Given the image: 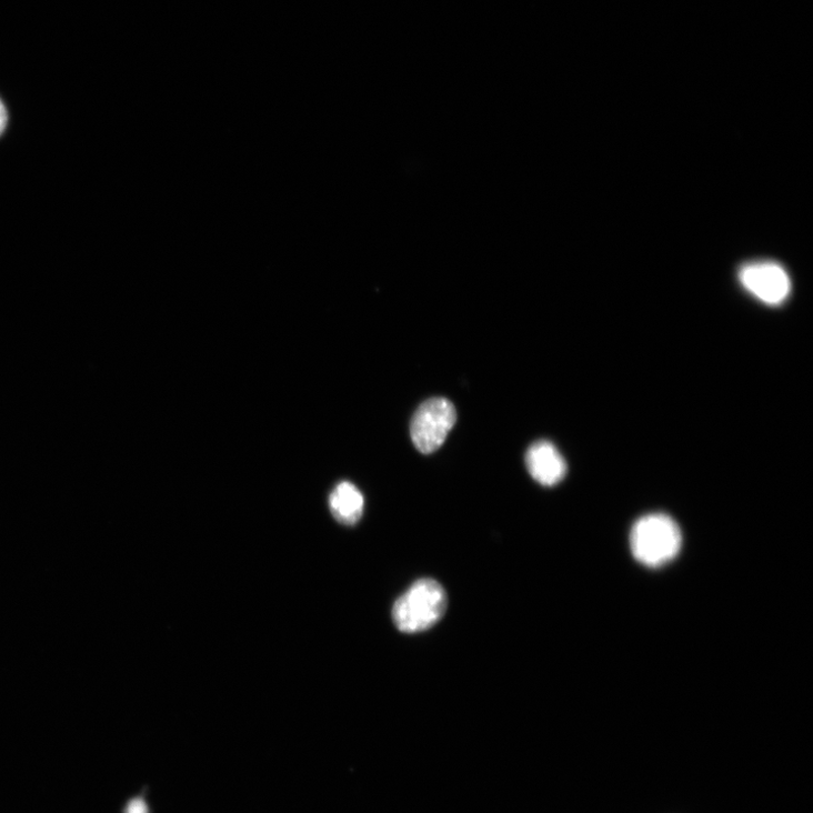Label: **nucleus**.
<instances>
[{
	"label": "nucleus",
	"instance_id": "f257e3e1",
	"mask_svg": "<svg viewBox=\"0 0 813 813\" xmlns=\"http://www.w3.org/2000/svg\"><path fill=\"white\" fill-rule=\"evenodd\" d=\"M448 596L432 579H422L406 590L392 608V620L402 633H420L434 626L445 614Z\"/></svg>",
	"mask_w": 813,
	"mask_h": 813
},
{
	"label": "nucleus",
	"instance_id": "f03ea898",
	"mask_svg": "<svg viewBox=\"0 0 813 813\" xmlns=\"http://www.w3.org/2000/svg\"><path fill=\"white\" fill-rule=\"evenodd\" d=\"M682 542L680 525L662 513L641 518L631 532L632 553L649 568H659L672 561L680 553Z\"/></svg>",
	"mask_w": 813,
	"mask_h": 813
},
{
	"label": "nucleus",
	"instance_id": "7ed1b4c3",
	"mask_svg": "<svg viewBox=\"0 0 813 813\" xmlns=\"http://www.w3.org/2000/svg\"><path fill=\"white\" fill-rule=\"evenodd\" d=\"M456 422L454 404L446 398L424 401L411 422V436L416 449L431 454L445 442Z\"/></svg>",
	"mask_w": 813,
	"mask_h": 813
},
{
	"label": "nucleus",
	"instance_id": "20e7f679",
	"mask_svg": "<svg viewBox=\"0 0 813 813\" xmlns=\"http://www.w3.org/2000/svg\"><path fill=\"white\" fill-rule=\"evenodd\" d=\"M742 287L766 304L784 302L791 292L786 270L776 262H753L740 270Z\"/></svg>",
	"mask_w": 813,
	"mask_h": 813
},
{
	"label": "nucleus",
	"instance_id": "39448f33",
	"mask_svg": "<svg viewBox=\"0 0 813 813\" xmlns=\"http://www.w3.org/2000/svg\"><path fill=\"white\" fill-rule=\"evenodd\" d=\"M525 464L531 478L542 486L552 488L566 476L568 464L559 449L549 441H538L526 451Z\"/></svg>",
	"mask_w": 813,
	"mask_h": 813
},
{
	"label": "nucleus",
	"instance_id": "423d86ee",
	"mask_svg": "<svg viewBox=\"0 0 813 813\" xmlns=\"http://www.w3.org/2000/svg\"><path fill=\"white\" fill-rule=\"evenodd\" d=\"M329 508L339 523L354 525L363 515L364 498L355 485L343 482L338 484L330 494Z\"/></svg>",
	"mask_w": 813,
	"mask_h": 813
},
{
	"label": "nucleus",
	"instance_id": "0eeeda50",
	"mask_svg": "<svg viewBox=\"0 0 813 813\" xmlns=\"http://www.w3.org/2000/svg\"><path fill=\"white\" fill-rule=\"evenodd\" d=\"M126 813H149V809L144 800L133 799L128 803Z\"/></svg>",
	"mask_w": 813,
	"mask_h": 813
},
{
	"label": "nucleus",
	"instance_id": "6e6552de",
	"mask_svg": "<svg viewBox=\"0 0 813 813\" xmlns=\"http://www.w3.org/2000/svg\"><path fill=\"white\" fill-rule=\"evenodd\" d=\"M8 124V112L2 101H0V134L3 133Z\"/></svg>",
	"mask_w": 813,
	"mask_h": 813
}]
</instances>
